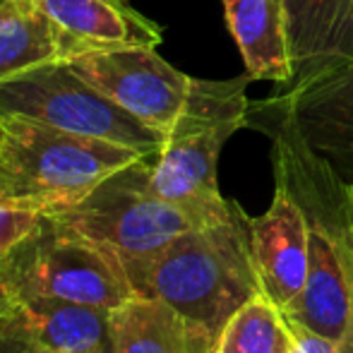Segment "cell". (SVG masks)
I'll list each match as a JSON object with an SVG mask.
<instances>
[{
	"instance_id": "obj_1",
	"label": "cell",
	"mask_w": 353,
	"mask_h": 353,
	"mask_svg": "<svg viewBox=\"0 0 353 353\" xmlns=\"http://www.w3.org/2000/svg\"><path fill=\"white\" fill-rule=\"evenodd\" d=\"M248 125L274 142L276 178L307 219V276L281 312L353 353V205L339 181L265 101L250 103Z\"/></svg>"
},
{
	"instance_id": "obj_2",
	"label": "cell",
	"mask_w": 353,
	"mask_h": 353,
	"mask_svg": "<svg viewBox=\"0 0 353 353\" xmlns=\"http://www.w3.org/2000/svg\"><path fill=\"white\" fill-rule=\"evenodd\" d=\"M135 293L176 307L216 339L226 322L262 296L248 238V214L236 202L231 219L197 226L142 260L123 262Z\"/></svg>"
},
{
	"instance_id": "obj_3",
	"label": "cell",
	"mask_w": 353,
	"mask_h": 353,
	"mask_svg": "<svg viewBox=\"0 0 353 353\" xmlns=\"http://www.w3.org/2000/svg\"><path fill=\"white\" fill-rule=\"evenodd\" d=\"M236 79H190L188 99L163 147L154 157L152 185L163 200L185 210L200 226L231 219L236 202L219 190V154L228 137L248 125V82Z\"/></svg>"
},
{
	"instance_id": "obj_4",
	"label": "cell",
	"mask_w": 353,
	"mask_h": 353,
	"mask_svg": "<svg viewBox=\"0 0 353 353\" xmlns=\"http://www.w3.org/2000/svg\"><path fill=\"white\" fill-rule=\"evenodd\" d=\"M140 157L149 154L72 135L27 116H3L0 202L43 214L65 210Z\"/></svg>"
},
{
	"instance_id": "obj_5",
	"label": "cell",
	"mask_w": 353,
	"mask_h": 353,
	"mask_svg": "<svg viewBox=\"0 0 353 353\" xmlns=\"http://www.w3.org/2000/svg\"><path fill=\"white\" fill-rule=\"evenodd\" d=\"M14 301L53 298L113 310L135 296L121 257L43 214V221L3 257Z\"/></svg>"
},
{
	"instance_id": "obj_6",
	"label": "cell",
	"mask_w": 353,
	"mask_h": 353,
	"mask_svg": "<svg viewBox=\"0 0 353 353\" xmlns=\"http://www.w3.org/2000/svg\"><path fill=\"white\" fill-rule=\"evenodd\" d=\"M154 157H140L118 168L72 207L48 212V216L108 248L121 262L154 255L200 226L185 210L154 190Z\"/></svg>"
},
{
	"instance_id": "obj_7",
	"label": "cell",
	"mask_w": 353,
	"mask_h": 353,
	"mask_svg": "<svg viewBox=\"0 0 353 353\" xmlns=\"http://www.w3.org/2000/svg\"><path fill=\"white\" fill-rule=\"evenodd\" d=\"M27 116L72 135L92 137L135 149L140 154H159L166 135L79 77L65 61L41 65L0 79V118Z\"/></svg>"
},
{
	"instance_id": "obj_8",
	"label": "cell",
	"mask_w": 353,
	"mask_h": 353,
	"mask_svg": "<svg viewBox=\"0 0 353 353\" xmlns=\"http://www.w3.org/2000/svg\"><path fill=\"white\" fill-rule=\"evenodd\" d=\"M65 63L113 103L163 135L183 111L192 79L149 46L89 51Z\"/></svg>"
},
{
	"instance_id": "obj_9",
	"label": "cell",
	"mask_w": 353,
	"mask_h": 353,
	"mask_svg": "<svg viewBox=\"0 0 353 353\" xmlns=\"http://www.w3.org/2000/svg\"><path fill=\"white\" fill-rule=\"evenodd\" d=\"M265 103L344 185L353 188V63L286 87Z\"/></svg>"
},
{
	"instance_id": "obj_10",
	"label": "cell",
	"mask_w": 353,
	"mask_h": 353,
	"mask_svg": "<svg viewBox=\"0 0 353 353\" xmlns=\"http://www.w3.org/2000/svg\"><path fill=\"white\" fill-rule=\"evenodd\" d=\"M248 238L262 296L286 307L307 276V219L286 181L276 178L265 214L248 216Z\"/></svg>"
},
{
	"instance_id": "obj_11",
	"label": "cell",
	"mask_w": 353,
	"mask_h": 353,
	"mask_svg": "<svg viewBox=\"0 0 353 353\" xmlns=\"http://www.w3.org/2000/svg\"><path fill=\"white\" fill-rule=\"evenodd\" d=\"M51 22L63 61L89 51L161 43V29L130 0H34Z\"/></svg>"
},
{
	"instance_id": "obj_12",
	"label": "cell",
	"mask_w": 353,
	"mask_h": 353,
	"mask_svg": "<svg viewBox=\"0 0 353 353\" xmlns=\"http://www.w3.org/2000/svg\"><path fill=\"white\" fill-rule=\"evenodd\" d=\"M288 87L353 63V0H286ZM286 89V87H283Z\"/></svg>"
},
{
	"instance_id": "obj_13",
	"label": "cell",
	"mask_w": 353,
	"mask_h": 353,
	"mask_svg": "<svg viewBox=\"0 0 353 353\" xmlns=\"http://www.w3.org/2000/svg\"><path fill=\"white\" fill-rule=\"evenodd\" d=\"M116 353H214L216 339L168 303L135 293L111 310Z\"/></svg>"
},
{
	"instance_id": "obj_14",
	"label": "cell",
	"mask_w": 353,
	"mask_h": 353,
	"mask_svg": "<svg viewBox=\"0 0 353 353\" xmlns=\"http://www.w3.org/2000/svg\"><path fill=\"white\" fill-rule=\"evenodd\" d=\"M226 24L241 48L245 72L288 87L291 63L286 43V0H223Z\"/></svg>"
},
{
	"instance_id": "obj_15",
	"label": "cell",
	"mask_w": 353,
	"mask_h": 353,
	"mask_svg": "<svg viewBox=\"0 0 353 353\" xmlns=\"http://www.w3.org/2000/svg\"><path fill=\"white\" fill-rule=\"evenodd\" d=\"M39 349L53 353H116L111 310L53 298L17 301Z\"/></svg>"
},
{
	"instance_id": "obj_16",
	"label": "cell",
	"mask_w": 353,
	"mask_h": 353,
	"mask_svg": "<svg viewBox=\"0 0 353 353\" xmlns=\"http://www.w3.org/2000/svg\"><path fill=\"white\" fill-rule=\"evenodd\" d=\"M48 61H63L51 22L34 0H8L0 8V79Z\"/></svg>"
},
{
	"instance_id": "obj_17",
	"label": "cell",
	"mask_w": 353,
	"mask_h": 353,
	"mask_svg": "<svg viewBox=\"0 0 353 353\" xmlns=\"http://www.w3.org/2000/svg\"><path fill=\"white\" fill-rule=\"evenodd\" d=\"M214 353H293L281 307L267 296L252 298L226 322Z\"/></svg>"
},
{
	"instance_id": "obj_18",
	"label": "cell",
	"mask_w": 353,
	"mask_h": 353,
	"mask_svg": "<svg viewBox=\"0 0 353 353\" xmlns=\"http://www.w3.org/2000/svg\"><path fill=\"white\" fill-rule=\"evenodd\" d=\"M43 221V212L27 210V207H12L0 202V257L17 248L29 233L39 228Z\"/></svg>"
},
{
	"instance_id": "obj_19",
	"label": "cell",
	"mask_w": 353,
	"mask_h": 353,
	"mask_svg": "<svg viewBox=\"0 0 353 353\" xmlns=\"http://www.w3.org/2000/svg\"><path fill=\"white\" fill-rule=\"evenodd\" d=\"M37 349L39 344L34 341L17 305L0 315V353H37Z\"/></svg>"
},
{
	"instance_id": "obj_20",
	"label": "cell",
	"mask_w": 353,
	"mask_h": 353,
	"mask_svg": "<svg viewBox=\"0 0 353 353\" xmlns=\"http://www.w3.org/2000/svg\"><path fill=\"white\" fill-rule=\"evenodd\" d=\"M286 325H288V334H291L293 353H344V349H341L339 344H334L332 339L322 336L320 332L291 320V317H286Z\"/></svg>"
},
{
	"instance_id": "obj_21",
	"label": "cell",
	"mask_w": 353,
	"mask_h": 353,
	"mask_svg": "<svg viewBox=\"0 0 353 353\" xmlns=\"http://www.w3.org/2000/svg\"><path fill=\"white\" fill-rule=\"evenodd\" d=\"M14 305H17V301H14V296H12V288H10L8 276H5L3 257H0V315L10 312Z\"/></svg>"
},
{
	"instance_id": "obj_22",
	"label": "cell",
	"mask_w": 353,
	"mask_h": 353,
	"mask_svg": "<svg viewBox=\"0 0 353 353\" xmlns=\"http://www.w3.org/2000/svg\"><path fill=\"white\" fill-rule=\"evenodd\" d=\"M349 197H351V205H353V188H349Z\"/></svg>"
},
{
	"instance_id": "obj_23",
	"label": "cell",
	"mask_w": 353,
	"mask_h": 353,
	"mask_svg": "<svg viewBox=\"0 0 353 353\" xmlns=\"http://www.w3.org/2000/svg\"><path fill=\"white\" fill-rule=\"evenodd\" d=\"M37 353H53V351H46V349H37Z\"/></svg>"
},
{
	"instance_id": "obj_24",
	"label": "cell",
	"mask_w": 353,
	"mask_h": 353,
	"mask_svg": "<svg viewBox=\"0 0 353 353\" xmlns=\"http://www.w3.org/2000/svg\"><path fill=\"white\" fill-rule=\"evenodd\" d=\"M5 3H8V0H0V8H3V5H5Z\"/></svg>"
}]
</instances>
